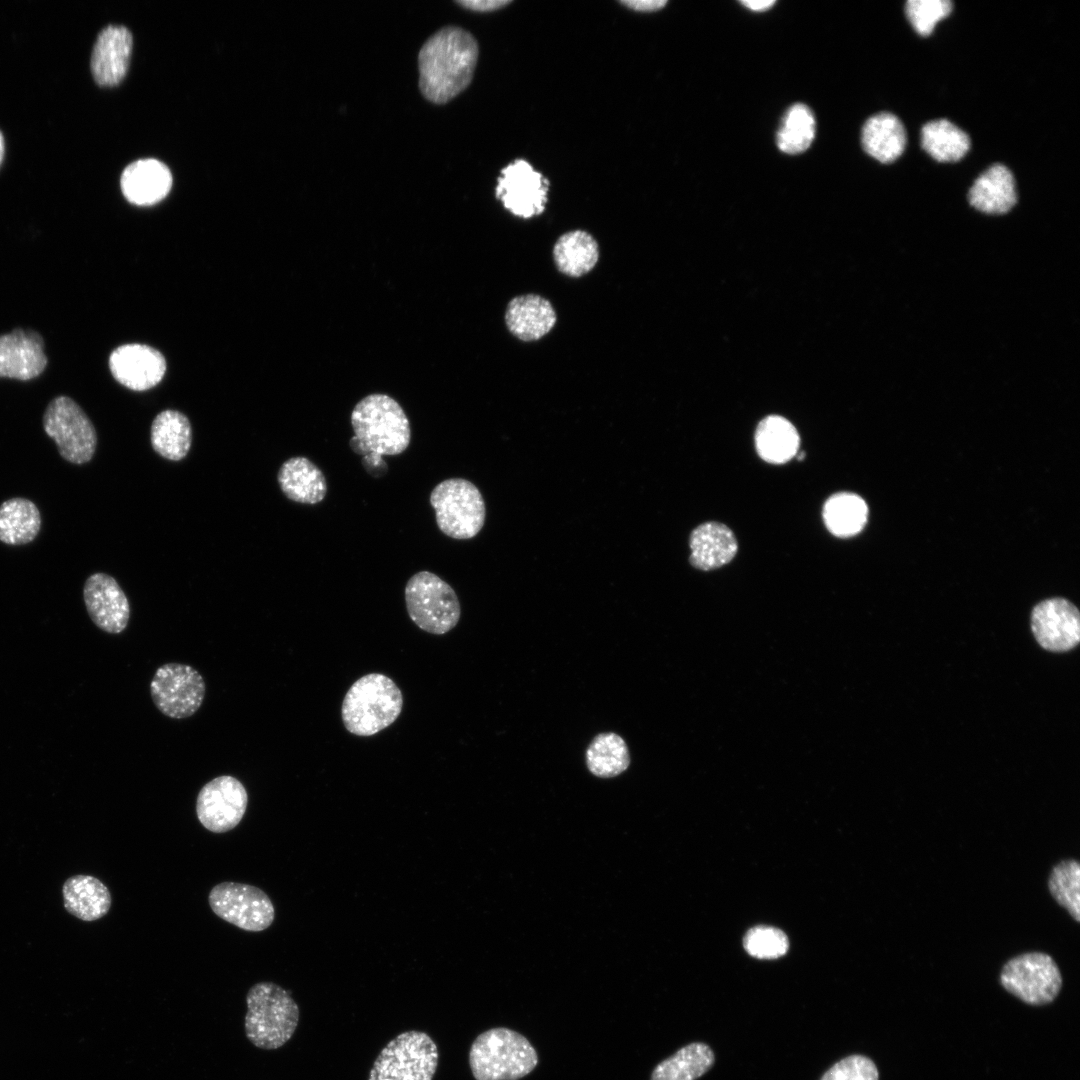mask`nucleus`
<instances>
[{
  "mask_svg": "<svg viewBox=\"0 0 1080 1080\" xmlns=\"http://www.w3.org/2000/svg\"><path fill=\"white\" fill-rule=\"evenodd\" d=\"M479 44L468 30L445 26L422 45L418 54L419 89L435 104H445L472 82Z\"/></svg>",
  "mask_w": 1080,
  "mask_h": 1080,
  "instance_id": "f257e3e1",
  "label": "nucleus"
},
{
  "mask_svg": "<svg viewBox=\"0 0 1080 1080\" xmlns=\"http://www.w3.org/2000/svg\"><path fill=\"white\" fill-rule=\"evenodd\" d=\"M351 425L354 436L350 447L362 456L365 470L373 477L387 472L382 456L401 454L409 446L408 417L400 404L386 394L373 393L358 401L351 413Z\"/></svg>",
  "mask_w": 1080,
  "mask_h": 1080,
  "instance_id": "f03ea898",
  "label": "nucleus"
},
{
  "mask_svg": "<svg viewBox=\"0 0 1080 1080\" xmlns=\"http://www.w3.org/2000/svg\"><path fill=\"white\" fill-rule=\"evenodd\" d=\"M403 707L397 684L382 673L357 679L346 692L341 717L344 727L356 736H372L393 724Z\"/></svg>",
  "mask_w": 1080,
  "mask_h": 1080,
  "instance_id": "7ed1b4c3",
  "label": "nucleus"
},
{
  "mask_svg": "<svg viewBox=\"0 0 1080 1080\" xmlns=\"http://www.w3.org/2000/svg\"><path fill=\"white\" fill-rule=\"evenodd\" d=\"M245 1034L257 1048L274 1050L293 1036L299 1008L290 992L273 982H258L246 995Z\"/></svg>",
  "mask_w": 1080,
  "mask_h": 1080,
  "instance_id": "20e7f679",
  "label": "nucleus"
},
{
  "mask_svg": "<svg viewBox=\"0 0 1080 1080\" xmlns=\"http://www.w3.org/2000/svg\"><path fill=\"white\" fill-rule=\"evenodd\" d=\"M538 1063L535 1048L522 1034L504 1027L479 1034L469 1051V1064L476 1080H518Z\"/></svg>",
  "mask_w": 1080,
  "mask_h": 1080,
  "instance_id": "39448f33",
  "label": "nucleus"
},
{
  "mask_svg": "<svg viewBox=\"0 0 1080 1080\" xmlns=\"http://www.w3.org/2000/svg\"><path fill=\"white\" fill-rule=\"evenodd\" d=\"M405 602L410 619L430 634L449 632L461 616L460 602L454 589L429 571H420L408 580Z\"/></svg>",
  "mask_w": 1080,
  "mask_h": 1080,
  "instance_id": "423d86ee",
  "label": "nucleus"
},
{
  "mask_svg": "<svg viewBox=\"0 0 1080 1080\" xmlns=\"http://www.w3.org/2000/svg\"><path fill=\"white\" fill-rule=\"evenodd\" d=\"M438 528L454 539L476 536L485 522L486 508L479 489L469 480L450 478L437 484L430 494Z\"/></svg>",
  "mask_w": 1080,
  "mask_h": 1080,
  "instance_id": "0eeeda50",
  "label": "nucleus"
},
{
  "mask_svg": "<svg viewBox=\"0 0 1080 1080\" xmlns=\"http://www.w3.org/2000/svg\"><path fill=\"white\" fill-rule=\"evenodd\" d=\"M438 1066V1049L422 1031H405L380 1051L368 1080H432Z\"/></svg>",
  "mask_w": 1080,
  "mask_h": 1080,
  "instance_id": "6e6552de",
  "label": "nucleus"
},
{
  "mask_svg": "<svg viewBox=\"0 0 1080 1080\" xmlns=\"http://www.w3.org/2000/svg\"><path fill=\"white\" fill-rule=\"evenodd\" d=\"M43 428L67 462L83 465L93 458L97 447L96 429L70 397L58 396L48 404L43 414Z\"/></svg>",
  "mask_w": 1080,
  "mask_h": 1080,
  "instance_id": "1a4fd4ad",
  "label": "nucleus"
},
{
  "mask_svg": "<svg viewBox=\"0 0 1080 1080\" xmlns=\"http://www.w3.org/2000/svg\"><path fill=\"white\" fill-rule=\"evenodd\" d=\"M1001 985L1030 1005L1052 1002L1062 987V976L1054 959L1043 952H1027L1009 959L1000 972Z\"/></svg>",
  "mask_w": 1080,
  "mask_h": 1080,
  "instance_id": "9d476101",
  "label": "nucleus"
},
{
  "mask_svg": "<svg viewBox=\"0 0 1080 1080\" xmlns=\"http://www.w3.org/2000/svg\"><path fill=\"white\" fill-rule=\"evenodd\" d=\"M205 692L202 675L187 664H163L150 682L154 705L163 715L173 719L194 715L203 703Z\"/></svg>",
  "mask_w": 1080,
  "mask_h": 1080,
  "instance_id": "9b49d317",
  "label": "nucleus"
},
{
  "mask_svg": "<svg viewBox=\"0 0 1080 1080\" xmlns=\"http://www.w3.org/2000/svg\"><path fill=\"white\" fill-rule=\"evenodd\" d=\"M208 902L218 917L245 931H263L274 921L275 909L269 896L252 885L219 883L209 892Z\"/></svg>",
  "mask_w": 1080,
  "mask_h": 1080,
  "instance_id": "f8f14e48",
  "label": "nucleus"
},
{
  "mask_svg": "<svg viewBox=\"0 0 1080 1080\" xmlns=\"http://www.w3.org/2000/svg\"><path fill=\"white\" fill-rule=\"evenodd\" d=\"M550 184L528 160L516 158L501 169L495 197L512 215L530 219L545 211Z\"/></svg>",
  "mask_w": 1080,
  "mask_h": 1080,
  "instance_id": "ddd939ff",
  "label": "nucleus"
},
{
  "mask_svg": "<svg viewBox=\"0 0 1080 1080\" xmlns=\"http://www.w3.org/2000/svg\"><path fill=\"white\" fill-rule=\"evenodd\" d=\"M248 804L244 785L231 775L218 776L206 783L196 800V814L209 831L224 833L242 820Z\"/></svg>",
  "mask_w": 1080,
  "mask_h": 1080,
  "instance_id": "4468645a",
  "label": "nucleus"
},
{
  "mask_svg": "<svg viewBox=\"0 0 1080 1080\" xmlns=\"http://www.w3.org/2000/svg\"><path fill=\"white\" fill-rule=\"evenodd\" d=\"M1031 628L1042 648L1051 652L1069 651L1080 641L1079 611L1067 599H1046L1033 608Z\"/></svg>",
  "mask_w": 1080,
  "mask_h": 1080,
  "instance_id": "2eb2a0df",
  "label": "nucleus"
},
{
  "mask_svg": "<svg viewBox=\"0 0 1080 1080\" xmlns=\"http://www.w3.org/2000/svg\"><path fill=\"white\" fill-rule=\"evenodd\" d=\"M83 599L93 623L110 634L125 630L130 618L127 596L118 582L106 573L90 575L83 587Z\"/></svg>",
  "mask_w": 1080,
  "mask_h": 1080,
  "instance_id": "dca6fc26",
  "label": "nucleus"
},
{
  "mask_svg": "<svg viewBox=\"0 0 1080 1080\" xmlns=\"http://www.w3.org/2000/svg\"><path fill=\"white\" fill-rule=\"evenodd\" d=\"M109 367L120 384L134 391H144L162 380L166 361L153 347L133 343L113 350L109 357Z\"/></svg>",
  "mask_w": 1080,
  "mask_h": 1080,
  "instance_id": "f3484780",
  "label": "nucleus"
},
{
  "mask_svg": "<svg viewBox=\"0 0 1080 1080\" xmlns=\"http://www.w3.org/2000/svg\"><path fill=\"white\" fill-rule=\"evenodd\" d=\"M47 365L44 342L33 330L15 329L0 335V377L30 380Z\"/></svg>",
  "mask_w": 1080,
  "mask_h": 1080,
  "instance_id": "a211bd4d",
  "label": "nucleus"
},
{
  "mask_svg": "<svg viewBox=\"0 0 1080 1080\" xmlns=\"http://www.w3.org/2000/svg\"><path fill=\"white\" fill-rule=\"evenodd\" d=\"M133 38L122 25H107L98 34L91 53V71L102 86H114L125 77Z\"/></svg>",
  "mask_w": 1080,
  "mask_h": 1080,
  "instance_id": "6ab92c4d",
  "label": "nucleus"
},
{
  "mask_svg": "<svg viewBox=\"0 0 1080 1080\" xmlns=\"http://www.w3.org/2000/svg\"><path fill=\"white\" fill-rule=\"evenodd\" d=\"M556 321L557 315L551 302L537 294L512 298L505 311L508 330L525 342L541 339L552 330Z\"/></svg>",
  "mask_w": 1080,
  "mask_h": 1080,
  "instance_id": "aec40b11",
  "label": "nucleus"
},
{
  "mask_svg": "<svg viewBox=\"0 0 1080 1080\" xmlns=\"http://www.w3.org/2000/svg\"><path fill=\"white\" fill-rule=\"evenodd\" d=\"M120 183L129 202L148 206L167 196L172 186V175L168 167L160 161L141 159L124 169Z\"/></svg>",
  "mask_w": 1080,
  "mask_h": 1080,
  "instance_id": "412c9836",
  "label": "nucleus"
},
{
  "mask_svg": "<svg viewBox=\"0 0 1080 1080\" xmlns=\"http://www.w3.org/2000/svg\"><path fill=\"white\" fill-rule=\"evenodd\" d=\"M690 564L710 571L728 564L736 555L738 543L732 530L716 521L697 526L690 534Z\"/></svg>",
  "mask_w": 1080,
  "mask_h": 1080,
  "instance_id": "4be33fe9",
  "label": "nucleus"
},
{
  "mask_svg": "<svg viewBox=\"0 0 1080 1080\" xmlns=\"http://www.w3.org/2000/svg\"><path fill=\"white\" fill-rule=\"evenodd\" d=\"M968 200L971 206L983 213H1007L1017 202L1013 174L1000 163L990 166L971 186Z\"/></svg>",
  "mask_w": 1080,
  "mask_h": 1080,
  "instance_id": "5701e85b",
  "label": "nucleus"
},
{
  "mask_svg": "<svg viewBox=\"0 0 1080 1080\" xmlns=\"http://www.w3.org/2000/svg\"><path fill=\"white\" fill-rule=\"evenodd\" d=\"M277 480L282 493L297 503L316 504L321 502L327 493L323 472L303 456L286 460L278 471Z\"/></svg>",
  "mask_w": 1080,
  "mask_h": 1080,
  "instance_id": "b1692460",
  "label": "nucleus"
},
{
  "mask_svg": "<svg viewBox=\"0 0 1080 1080\" xmlns=\"http://www.w3.org/2000/svg\"><path fill=\"white\" fill-rule=\"evenodd\" d=\"M65 909L83 921H94L107 914L112 899L108 888L97 878L76 875L63 885Z\"/></svg>",
  "mask_w": 1080,
  "mask_h": 1080,
  "instance_id": "393cba45",
  "label": "nucleus"
},
{
  "mask_svg": "<svg viewBox=\"0 0 1080 1080\" xmlns=\"http://www.w3.org/2000/svg\"><path fill=\"white\" fill-rule=\"evenodd\" d=\"M861 141L865 152L871 157L882 163H891L904 151L906 132L898 117L881 112L865 122Z\"/></svg>",
  "mask_w": 1080,
  "mask_h": 1080,
  "instance_id": "a878e982",
  "label": "nucleus"
},
{
  "mask_svg": "<svg viewBox=\"0 0 1080 1080\" xmlns=\"http://www.w3.org/2000/svg\"><path fill=\"white\" fill-rule=\"evenodd\" d=\"M553 259L564 275L577 278L590 272L599 259V245L587 231L576 229L562 234L553 246Z\"/></svg>",
  "mask_w": 1080,
  "mask_h": 1080,
  "instance_id": "bb28decb",
  "label": "nucleus"
},
{
  "mask_svg": "<svg viewBox=\"0 0 1080 1080\" xmlns=\"http://www.w3.org/2000/svg\"><path fill=\"white\" fill-rule=\"evenodd\" d=\"M799 445L800 437L796 428L781 416H767L756 428V451L760 458L768 463L788 462L797 454Z\"/></svg>",
  "mask_w": 1080,
  "mask_h": 1080,
  "instance_id": "cd10ccee",
  "label": "nucleus"
},
{
  "mask_svg": "<svg viewBox=\"0 0 1080 1080\" xmlns=\"http://www.w3.org/2000/svg\"><path fill=\"white\" fill-rule=\"evenodd\" d=\"M150 440L161 457L180 461L188 454L192 443V428L186 415L177 410H164L151 424Z\"/></svg>",
  "mask_w": 1080,
  "mask_h": 1080,
  "instance_id": "c85d7f7f",
  "label": "nucleus"
},
{
  "mask_svg": "<svg viewBox=\"0 0 1080 1080\" xmlns=\"http://www.w3.org/2000/svg\"><path fill=\"white\" fill-rule=\"evenodd\" d=\"M41 513L34 502L23 497L0 504V541L7 545H25L40 532Z\"/></svg>",
  "mask_w": 1080,
  "mask_h": 1080,
  "instance_id": "c756f323",
  "label": "nucleus"
},
{
  "mask_svg": "<svg viewBox=\"0 0 1080 1080\" xmlns=\"http://www.w3.org/2000/svg\"><path fill=\"white\" fill-rule=\"evenodd\" d=\"M713 1063L712 1049L704 1043L693 1042L660 1062L654 1068L651 1080H696L704 1075Z\"/></svg>",
  "mask_w": 1080,
  "mask_h": 1080,
  "instance_id": "7c9ffc66",
  "label": "nucleus"
},
{
  "mask_svg": "<svg viewBox=\"0 0 1080 1080\" xmlns=\"http://www.w3.org/2000/svg\"><path fill=\"white\" fill-rule=\"evenodd\" d=\"M921 146L936 161L956 162L968 152L970 139L952 122L938 119L922 126Z\"/></svg>",
  "mask_w": 1080,
  "mask_h": 1080,
  "instance_id": "2f4dec72",
  "label": "nucleus"
},
{
  "mask_svg": "<svg viewBox=\"0 0 1080 1080\" xmlns=\"http://www.w3.org/2000/svg\"><path fill=\"white\" fill-rule=\"evenodd\" d=\"M868 507L857 494L839 492L831 495L823 507V519L827 529L837 537L858 534L865 526Z\"/></svg>",
  "mask_w": 1080,
  "mask_h": 1080,
  "instance_id": "473e14b6",
  "label": "nucleus"
},
{
  "mask_svg": "<svg viewBox=\"0 0 1080 1080\" xmlns=\"http://www.w3.org/2000/svg\"><path fill=\"white\" fill-rule=\"evenodd\" d=\"M589 771L602 778L624 772L630 764V754L624 739L616 733L598 734L586 750Z\"/></svg>",
  "mask_w": 1080,
  "mask_h": 1080,
  "instance_id": "72a5a7b5",
  "label": "nucleus"
},
{
  "mask_svg": "<svg viewBox=\"0 0 1080 1080\" xmlns=\"http://www.w3.org/2000/svg\"><path fill=\"white\" fill-rule=\"evenodd\" d=\"M816 131L811 109L802 103L791 106L785 113L777 132V146L787 154H798L812 144Z\"/></svg>",
  "mask_w": 1080,
  "mask_h": 1080,
  "instance_id": "f704fd0d",
  "label": "nucleus"
},
{
  "mask_svg": "<svg viewBox=\"0 0 1080 1080\" xmlns=\"http://www.w3.org/2000/svg\"><path fill=\"white\" fill-rule=\"evenodd\" d=\"M1048 889L1057 902L1075 922L1080 921V864L1075 859H1065L1053 866Z\"/></svg>",
  "mask_w": 1080,
  "mask_h": 1080,
  "instance_id": "c9c22d12",
  "label": "nucleus"
},
{
  "mask_svg": "<svg viewBox=\"0 0 1080 1080\" xmlns=\"http://www.w3.org/2000/svg\"><path fill=\"white\" fill-rule=\"evenodd\" d=\"M788 946L786 935L781 930L768 926L754 927L746 933L744 938L746 951L760 959L781 957L787 952Z\"/></svg>",
  "mask_w": 1080,
  "mask_h": 1080,
  "instance_id": "e433bc0d",
  "label": "nucleus"
},
{
  "mask_svg": "<svg viewBox=\"0 0 1080 1080\" xmlns=\"http://www.w3.org/2000/svg\"><path fill=\"white\" fill-rule=\"evenodd\" d=\"M950 0H909L905 4L906 16L921 36L932 33L936 23L952 11Z\"/></svg>",
  "mask_w": 1080,
  "mask_h": 1080,
  "instance_id": "4c0bfd02",
  "label": "nucleus"
},
{
  "mask_svg": "<svg viewBox=\"0 0 1080 1080\" xmlns=\"http://www.w3.org/2000/svg\"><path fill=\"white\" fill-rule=\"evenodd\" d=\"M820 1080H879L874 1062L862 1055H851L828 1069Z\"/></svg>",
  "mask_w": 1080,
  "mask_h": 1080,
  "instance_id": "58836bf2",
  "label": "nucleus"
},
{
  "mask_svg": "<svg viewBox=\"0 0 1080 1080\" xmlns=\"http://www.w3.org/2000/svg\"><path fill=\"white\" fill-rule=\"evenodd\" d=\"M511 0H480V1H457V4L476 12H493L510 4Z\"/></svg>",
  "mask_w": 1080,
  "mask_h": 1080,
  "instance_id": "ea45409f",
  "label": "nucleus"
},
{
  "mask_svg": "<svg viewBox=\"0 0 1080 1080\" xmlns=\"http://www.w3.org/2000/svg\"><path fill=\"white\" fill-rule=\"evenodd\" d=\"M668 2L666 0H649V1H619V4L623 5L627 9L641 13H652L661 10L666 6Z\"/></svg>",
  "mask_w": 1080,
  "mask_h": 1080,
  "instance_id": "a19ab883",
  "label": "nucleus"
},
{
  "mask_svg": "<svg viewBox=\"0 0 1080 1080\" xmlns=\"http://www.w3.org/2000/svg\"><path fill=\"white\" fill-rule=\"evenodd\" d=\"M741 3L746 8H749L752 11L761 12V11H765V10L769 9L771 6H773L775 4V1H773V0H760V1L746 0V1H741Z\"/></svg>",
  "mask_w": 1080,
  "mask_h": 1080,
  "instance_id": "79ce46f5",
  "label": "nucleus"
},
{
  "mask_svg": "<svg viewBox=\"0 0 1080 1080\" xmlns=\"http://www.w3.org/2000/svg\"><path fill=\"white\" fill-rule=\"evenodd\" d=\"M4 146H5L4 145V136H3V133L0 130V163H1V161L3 159V155H4Z\"/></svg>",
  "mask_w": 1080,
  "mask_h": 1080,
  "instance_id": "37998d69",
  "label": "nucleus"
},
{
  "mask_svg": "<svg viewBox=\"0 0 1080 1080\" xmlns=\"http://www.w3.org/2000/svg\"><path fill=\"white\" fill-rule=\"evenodd\" d=\"M804 457H805V453H804V452H802L801 454H799V455H798L797 459H798V460H803V459H804Z\"/></svg>",
  "mask_w": 1080,
  "mask_h": 1080,
  "instance_id": "c03bdc74",
  "label": "nucleus"
}]
</instances>
